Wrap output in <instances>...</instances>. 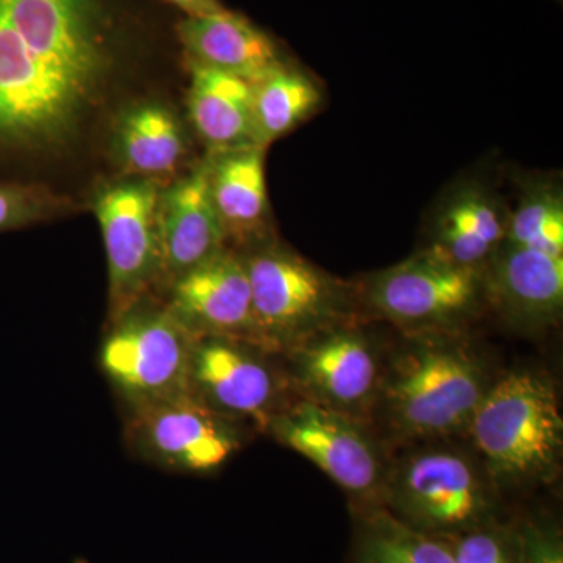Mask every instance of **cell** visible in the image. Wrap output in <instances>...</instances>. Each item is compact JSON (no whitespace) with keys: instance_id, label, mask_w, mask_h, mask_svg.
Returning a JSON list of instances; mask_svg holds the SVG:
<instances>
[{"instance_id":"obj_1","label":"cell","mask_w":563,"mask_h":563,"mask_svg":"<svg viewBox=\"0 0 563 563\" xmlns=\"http://www.w3.org/2000/svg\"><path fill=\"white\" fill-rule=\"evenodd\" d=\"M147 33L139 0H0V155L68 146Z\"/></svg>"},{"instance_id":"obj_2","label":"cell","mask_w":563,"mask_h":563,"mask_svg":"<svg viewBox=\"0 0 563 563\" xmlns=\"http://www.w3.org/2000/svg\"><path fill=\"white\" fill-rule=\"evenodd\" d=\"M470 426L488 470L504 481L547 476L562 451L558 396L537 374L512 373L493 385Z\"/></svg>"},{"instance_id":"obj_3","label":"cell","mask_w":563,"mask_h":563,"mask_svg":"<svg viewBox=\"0 0 563 563\" xmlns=\"http://www.w3.org/2000/svg\"><path fill=\"white\" fill-rule=\"evenodd\" d=\"M243 257L258 350H295L342 313V287L296 252L265 242Z\"/></svg>"},{"instance_id":"obj_4","label":"cell","mask_w":563,"mask_h":563,"mask_svg":"<svg viewBox=\"0 0 563 563\" xmlns=\"http://www.w3.org/2000/svg\"><path fill=\"white\" fill-rule=\"evenodd\" d=\"M192 336L165 306L144 301L113 320L99 363L128 409L190 393Z\"/></svg>"},{"instance_id":"obj_5","label":"cell","mask_w":563,"mask_h":563,"mask_svg":"<svg viewBox=\"0 0 563 563\" xmlns=\"http://www.w3.org/2000/svg\"><path fill=\"white\" fill-rule=\"evenodd\" d=\"M485 391L479 368L468 355L432 344L399 362L387 398L399 431L431 439L468 426Z\"/></svg>"},{"instance_id":"obj_6","label":"cell","mask_w":563,"mask_h":563,"mask_svg":"<svg viewBox=\"0 0 563 563\" xmlns=\"http://www.w3.org/2000/svg\"><path fill=\"white\" fill-rule=\"evenodd\" d=\"M158 198L161 191L151 180L110 185L96 195L92 210L101 225L109 265L111 321L161 287Z\"/></svg>"},{"instance_id":"obj_7","label":"cell","mask_w":563,"mask_h":563,"mask_svg":"<svg viewBox=\"0 0 563 563\" xmlns=\"http://www.w3.org/2000/svg\"><path fill=\"white\" fill-rule=\"evenodd\" d=\"M128 413L125 439L133 453L172 472L211 473L240 450L232 421L191 393L133 407Z\"/></svg>"},{"instance_id":"obj_8","label":"cell","mask_w":563,"mask_h":563,"mask_svg":"<svg viewBox=\"0 0 563 563\" xmlns=\"http://www.w3.org/2000/svg\"><path fill=\"white\" fill-rule=\"evenodd\" d=\"M390 504L402 523L440 539L490 523V501L472 463L450 451L417 454L404 463Z\"/></svg>"},{"instance_id":"obj_9","label":"cell","mask_w":563,"mask_h":563,"mask_svg":"<svg viewBox=\"0 0 563 563\" xmlns=\"http://www.w3.org/2000/svg\"><path fill=\"white\" fill-rule=\"evenodd\" d=\"M481 287V269L455 265L429 251L377 273L366 287V299L396 324L439 328L472 312Z\"/></svg>"},{"instance_id":"obj_10","label":"cell","mask_w":563,"mask_h":563,"mask_svg":"<svg viewBox=\"0 0 563 563\" xmlns=\"http://www.w3.org/2000/svg\"><path fill=\"white\" fill-rule=\"evenodd\" d=\"M268 428L280 443L309 459L351 495L369 498L379 488L376 450L346 415L303 401L274 415Z\"/></svg>"},{"instance_id":"obj_11","label":"cell","mask_w":563,"mask_h":563,"mask_svg":"<svg viewBox=\"0 0 563 563\" xmlns=\"http://www.w3.org/2000/svg\"><path fill=\"white\" fill-rule=\"evenodd\" d=\"M258 347L236 340H192L188 390L225 420H254L268 426L276 415V374Z\"/></svg>"},{"instance_id":"obj_12","label":"cell","mask_w":563,"mask_h":563,"mask_svg":"<svg viewBox=\"0 0 563 563\" xmlns=\"http://www.w3.org/2000/svg\"><path fill=\"white\" fill-rule=\"evenodd\" d=\"M163 306L192 339L217 336L257 347L250 277L243 254L222 250L168 288Z\"/></svg>"},{"instance_id":"obj_13","label":"cell","mask_w":563,"mask_h":563,"mask_svg":"<svg viewBox=\"0 0 563 563\" xmlns=\"http://www.w3.org/2000/svg\"><path fill=\"white\" fill-rule=\"evenodd\" d=\"M158 222L162 288L225 250L224 229L211 199L210 158L161 192Z\"/></svg>"},{"instance_id":"obj_14","label":"cell","mask_w":563,"mask_h":563,"mask_svg":"<svg viewBox=\"0 0 563 563\" xmlns=\"http://www.w3.org/2000/svg\"><path fill=\"white\" fill-rule=\"evenodd\" d=\"M174 33L188 62L222 70L255 85L280 68L279 46L268 33L231 10L184 16Z\"/></svg>"},{"instance_id":"obj_15","label":"cell","mask_w":563,"mask_h":563,"mask_svg":"<svg viewBox=\"0 0 563 563\" xmlns=\"http://www.w3.org/2000/svg\"><path fill=\"white\" fill-rule=\"evenodd\" d=\"M291 351H296L299 380L322 406L344 413L372 399L377 366L363 336L350 331L321 332Z\"/></svg>"},{"instance_id":"obj_16","label":"cell","mask_w":563,"mask_h":563,"mask_svg":"<svg viewBox=\"0 0 563 563\" xmlns=\"http://www.w3.org/2000/svg\"><path fill=\"white\" fill-rule=\"evenodd\" d=\"M487 290L504 313L520 322L554 320L563 303V255L503 242L492 255Z\"/></svg>"},{"instance_id":"obj_17","label":"cell","mask_w":563,"mask_h":563,"mask_svg":"<svg viewBox=\"0 0 563 563\" xmlns=\"http://www.w3.org/2000/svg\"><path fill=\"white\" fill-rule=\"evenodd\" d=\"M265 152L261 147L210 155V191L225 242L257 246L268 242L269 203Z\"/></svg>"},{"instance_id":"obj_18","label":"cell","mask_w":563,"mask_h":563,"mask_svg":"<svg viewBox=\"0 0 563 563\" xmlns=\"http://www.w3.org/2000/svg\"><path fill=\"white\" fill-rule=\"evenodd\" d=\"M188 111L192 128L211 154L242 150L252 143L254 85L250 81L188 62Z\"/></svg>"},{"instance_id":"obj_19","label":"cell","mask_w":563,"mask_h":563,"mask_svg":"<svg viewBox=\"0 0 563 563\" xmlns=\"http://www.w3.org/2000/svg\"><path fill=\"white\" fill-rule=\"evenodd\" d=\"M507 220L483 188L465 187L444 203L432 252L455 265L479 269L506 240Z\"/></svg>"},{"instance_id":"obj_20","label":"cell","mask_w":563,"mask_h":563,"mask_svg":"<svg viewBox=\"0 0 563 563\" xmlns=\"http://www.w3.org/2000/svg\"><path fill=\"white\" fill-rule=\"evenodd\" d=\"M321 101L320 87L306 73L284 63L254 85L252 143L268 150L274 141L309 120Z\"/></svg>"},{"instance_id":"obj_21","label":"cell","mask_w":563,"mask_h":563,"mask_svg":"<svg viewBox=\"0 0 563 563\" xmlns=\"http://www.w3.org/2000/svg\"><path fill=\"white\" fill-rule=\"evenodd\" d=\"M117 150L129 172L147 177L165 176L176 169L184 155V133L166 107L143 103L122 117Z\"/></svg>"},{"instance_id":"obj_22","label":"cell","mask_w":563,"mask_h":563,"mask_svg":"<svg viewBox=\"0 0 563 563\" xmlns=\"http://www.w3.org/2000/svg\"><path fill=\"white\" fill-rule=\"evenodd\" d=\"M361 529L357 563H455L443 539L410 528L387 510H369Z\"/></svg>"},{"instance_id":"obj_23","label":"cell","mask_w":563,"mask_h":563,"mask_svg":"<svg viewBox=\"0 0 563 563\" xmlns=\"http://www.w3.org/2000/svg\"><path fill=\"white\" fill-rule=\"evenodd\" d=\"M504 242L515 246L563 255V201L550 185H531L518 209L507 220Z\"/></svg>"},{"instance_id":"obj_24","label":"cell","mask_w":563,"mask_h":563,"mask_svg":"<svg viewBox=\"0 0 563 563\" xmlns=\"http://www.w3.org/2000/svg\"><path fill=\"white\" fill-rule=\"evenodd\" d=\"M63 210L65 198L41 185L0 184V232L35 224Z\"/></svg>"},{"instance_id":"obj_25","label":"cell","mask_w":563,"mask_h":563,"mask_svg":"<svg viewBox=\"0 0 563 563\" xmlns=\"http://www.w3.org/2000/svg\"><path fill=\"white\" fill-rule=\"evenodd\" d=\"M443 540L455 563H520L515 532L507 533L492 523L443 537Z\"/></svg>"},{"instance_id":"obj_26","label":"cell","mask_w":563,"mask_h":563,"mask_svg":"<svg viewBox=\"0 0 563 563\" xmlns=\"http://www.w3.org/2000/svg\"><path fill=\"white\" fill-rule=\"evenodd\" d=\"M518 562L563 563V543L558 529L528 521L515 532Z\"/></svg>"},{"instance_id":"obj_27","label":"cell","mask_w":563,"mask_h":563,"mask_svg":"<svg viewBox=\"0 0 563 563\" xmlns=\"http://www.w3.org/2000/svg\"><path fill=\"white\" fill-rule=\"evenodd\" d=\"M174 9L180 10L184 16H203L225 10L221 0H163Z\"/></svg>"},{"instance_id":"obj_28","label":"cell","mask_w":563,"mask_h":563,"mask_svg":"<svg viewBox=\"0 0 563 563\" xmlns=\"http://www.w3.org/2000/svg\"><path fill=\"white\" fill-rule=\"evenodd\" d=\"M76 563H88V562L81 561V559H80V561H77Z\"/></svg>"}]
</instances>
